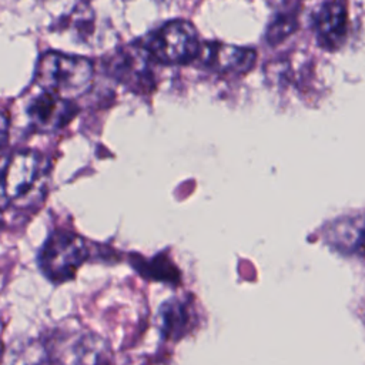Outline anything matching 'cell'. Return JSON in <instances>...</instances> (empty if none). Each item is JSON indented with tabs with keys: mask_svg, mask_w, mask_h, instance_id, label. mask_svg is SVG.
I'll use <instances>...</instances> for the list:
<instances>
[{
	"mask_svg": "<svg viewBox=\"0 0 365 365\" xmlns=\"http://www.w3.org/2000/svg\"><path fill=\"white\" fill-rule=\"evenodd\" d=\"M144 48L155 63L178 66L197 60L201 43L195 27L190 21L173 20L153 31Z\"/></svg>",
	"mask_w": 365,
	"mask_h": 365,
	"instance_id": "277c9868",
	"label": "cell"
},
{
	"mask_svg": "<svg viewBox=\"0 0 365 365\" xmlns=\"http://www.w3.org/2000/svg\"><path fill=\"white\" fill-rule=\"evenodd\" d=\"M255 58L257 54L252 48L220 43L201 44V50L197 57V60H200L210 70L234 76L250 71L255 63Z\"/></svg>",
	"mask_w": 365,
	"mask_h": 365,
	"instance_id": "52a82bcc",
	"label": "cell"
},
{
	"mask_svg": "<svg viewBox=\"0 0 365 365\" xmlns=\"http://www.w3.org/2000/svg\"><path fill=\"white\" fill-rule=\"evenodd\" d=\"M86 1H87V0H86Z\"/></svg>",
	"mask_w": 365,
	"mask_h": 365,
	"instance_id": "9a60e30c",
	"label": "cell"
},
{
	"mask_svg": "<svg viewBox=\"0 0 365 365\" xmlns=\"http://www.w3.org/2000/svg\"><path fill=\"white\" fill-rule=\"evenodd\" d=\"M71 365H113L104 342L96 335H86L74 345Z\"/></svg>",
	"mask_w": 365,
	"mask_h": 365,
	"instance_id": "9c48e42d",
	"label": "cell"
},
{
	"mask_svg": "<svg viewBox=\"0 0 365 365\" xmlns=\"http://www.w3.org/2000/svg\"><path fill=\"white\" fill-rule=\"evenodd\" d=\"M46 158L34 150H20L0 165V211L40 202L47 191Z\"/></svg>",
	"mask_w": 365,
	"mask_h": 365,
	"instance_id": "6da1fadb",
	"label": "cell"
},
{
	"mask_svg": "<svg viewBox=\"0 0 365 365\" xmlns=\"http://www.w3.org/2000/svg\"><path fill=\"white\" fill-rule=\"evenodd\" d=\"M295 29L297 17L294 16V13H278L267 30V41H269L272 46L281 43L289 34H292Z\"/></svg>",
	"mask_w": 365,
	"mask_h": 365,
	"instance_id": "8fae6325",
	"label": "cell"
},
{
	"mask_svg": "<svg viewBox=\"0 0 365 365\" xmlns=\"http://www.w3.org/2000/svg\"><path fill=\"white\" fill-rule=\"evenodd\" d=\"M9 365H51L46 346L37 341H26L10 352Z\"/></svg>",
	"mask_w": 365,
	"mask_h": 365,
	"instance_id": "30bf717a",
	"label": "cell"
},
{
	"mask_svg": "<svg viewBox=\"0 0 365 365\" xmlns=\"http://www.w3.org/2000/svg\"><path fill=\"white\" fill-rule=\"evenodd\" d=\"M10 134V118L6 113L0 111V150L7 144Z\"/></svg>",
	"mask_w": 365,
	"mask_h": 365,
	"instance_id": "7c38bea8",
	"label": "cell"
},
{
	"mask_svg": "<svg viewBox=\"0 0 365 365\" xmlns=\"http://www.w3.org/2000/svg\"><path fill=\"white\" fill-rule=\"evenodd\" d=\"M3 342H1V339H0V358H1V355H3Z\"/></svg>",
	"mask_w": 365,
	"mask_h": 365,
	"instance_id": "5bb4252c",
	"label": "cell"
},
{
	"mask_svg": "<svg viewBox=\"0 0 365 365\" xmlns=\"http://www.w3.org/2000/svg\"><path fill=\"white\" fill-rule=\"evenodd\" d=\"M94 68L88 58L60 51L44 53L37 63L36 81L44 90L66 98L84 94L93 83Z\"/></svg>",
	"mask_w": 365,
	"mask_h": 365,
	"instance_id": "7a4b0ae2",
	"label": "cell"
},
{
	"mask_svg": "<svg viewBox=\"0 0 365 365\" xmlns=\"http://www.w3.org/2000/svg\"><path fill=\"white\" fill-rule=\"evenodd\" d=\"M3 227H4V220H3V215H1V211H0V232H1Z\"/></svg>",
	"mask_w": 365,
	"mask_h": 365,
	"instance_id": "4fadbf2b",
	"label": "cell"
},
{
	"mask_svg": "<svg viewBox=\"0 0 365 365\" xmlns=\"http://www.w3.org/2000/svg\"><path fill=\"white\" fill-rule=\"evenodd\" d=\"M87 258L88 248L80 235L57 230L48 235L38 251L37 264L47 279L61 284L71 279Z\"/></svg>",
	"mask_w": 365,
	"mask_h": 365,
	"instance_id": "3957f363",
	"label": "cell"
},
{
	"mask_svg": "<svg viewBox=\"0 0 365 365\" xmlns=\"http://www.w3.org/2000/svg\"><path fill=\"white\" fill-rule=\"evenodd\" d=\"M77 114V106L71 98L43 91L27 107V115L38 131L53 133L66 127Z\"/></svg>",
	"mask_w": 365,
	"mask_h": 365,
	"instance_id": "8992f818",
	"label": "cell"
},
{
	"mask_svg": "<svg viewBox=\"0 0 365 365\" xmlns=\"http://www.w3.org/2000/svg\"><path fill=\"white\" fill-rule=\"evenodd\" d=\"M348 30V11L342 0L324 3L315 16V31L319 46L325 50L338 48Z\"/></svg>",
	"mask_w": 365,
	"mask_h": 365,
	"instance_id": "ba28073f",
	"label": "cell"
},
{
	"mask_svg": "<svg viewBox=\"0 0 365 365\" xmlns=\"http://www.w3.org/2000/svg\"><path fill=\"white\" fill-rule=\"evenodd\" d=\"M155 61L144 46H125L108 58V73L134 93H148L154 88Z\"/></svg>",
	"mask_w": 365,
	"mask_h": 365,
	"instance_id": "5b68a950",
	"label": "cell"
}]
</instances>
